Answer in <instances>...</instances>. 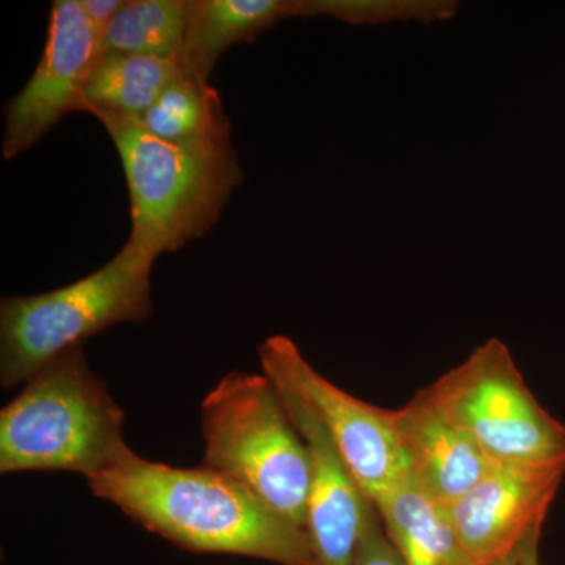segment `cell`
Instances as JSON below:
<instances>
[{"mask_svg":"<svg viewBox=\"0 0 565 565\" xmlns=\"http://www.w3.org/2000/svg\"><path fill=\"white\" fill-rule=\"evenodd\" d=\"M202 415V467L233 479L307 531L310 455L274 382L233 371L204 397Z\"/></svg>","mask_w":565,"mask_h":565,"instance_id":"4","label":"cell"},{"mask_svg":"<svg viewBox=\"0 0 565 565\" xmlns=\"http://www.w3.org/2000/svg\"><path fill=\"white\" fill-rule=\"evenodd\" d=\"M125 414L84 355V344L44 364L0 412V473L70 471L85 479L131 451Z\"/></svg>","mask_w":565,"mask_h":565,"instance_id":"3","label":"cell"},{"mask_svg":"<svg viewBox=\"0 0 565 565\" xmlns=\"http://www.w3.org/2000/svg\"><path fill=\"white\" fill-rule=\"evenodd\" d=\"M99 57L102 33L88 21L81 0L52 3L39 65L3 109L2 154L7 161L32 148L70 111H81L85 84Z\"/></svg>","mask_w":565,"mask_h":565,"instance_id":"8","label":"cell"},{"mask_svg":"<svg viewBox=\"0 0 565 565\" xmlns=\"http://www.w3.org/2000/svg\"><path fill=\"white\" fill-rule=\"evenodd\" d=\"M539 537H541V531L527 539L523 548L522 565H539Z\"/></svg>","mask_w":565,"mask_h":565,"instance_id":"20","label":"cell"},{"mask_svg":"<svg viewBox=\"0 0 565 565\" xmlns=\"http://www.w3.org/2000/svg\"><path fill=\"white\" fill-rule=\"evenodd\" d=\"M294 18V0H188V25L178 61L185 76L210 82L223 52Z\"/></svg>","mask_w":565,"mask_h":565,"instance_id":"12","label":"cell"},{"mask_svg":"<svg viewBox=\"0 0 565 565\" xmlns=\"http://www.w3.org/2000/svg\"><path fill=\"white\" fill-rule=\"evenodd\" d=\"M184 76L178 58L152 55H102L93 68L81 111H109L140 118L174 81Z\"/></svg>","mask_w":565,"mask_h":565,"instance_id":"14","label":"cell"},{"mask_svg":"<svg viewBox=\"0 0 565 565\" xmlns=\"http://www.w3.org/2000/svg\"><path fill=\"white\" fill-rule=\"evenodd\" d=\"M82 9L87 14L88 21L95 25L96 31L103 33L107 25L120 13L126 0H81Z\"/></svg>","mask_w":565,"mask_h":565,"instance_id":"19","label":"cell"},{"mask_svg":"<svg viewBox=\"0 0 565 565\" xmlns=\"http://www.w3.org/2000/svg\"><path fill=\"white\" fill-rule=\"evenodd\" d=\"M274 385L310 455L307 533L319 565H352L364 531L377 509L360 489L310 407L291 390Z\"/></svg>","mask_w":565,"mask_h":565,"instance_id":"10","label":"cell"},{"mask_svg":"<svg viewBox=\"0 0 565 565\" xmlns=\"http://www.w3.org/2000/svg\"><path fill=\"white\" fill-rule=\"evenodd\" d=\"M429 390L494 463L565 465L564 424L542 407L498 338L476 348Z\"/></svg>","mask_w":565,"mask_h":565,"instance_id":"6","label":"cell"},{"mask_svg":"<svg viewBox=\"0 0 565 565\" xmlns=\"http://www.w3.org/2000/svg\"><path fill=\"white\" fill-rule=\"evenodd\" d=\"M456 0H294V18L330 17L348 24L449 21Z\"/></svg>","mask_w":565,"mask_h":565,"instance_id":"17","label":"cell"},{"mask_svg":"<svg viewBox=\"0 0 565 565\" xmlns=\"http://www.w3.org/2000/svg\"><path fill=\"white\" fill-rule=\"evenodd\" d=\"M92 115L120 154L131 200V243L159 258L214 228L244 181L228 117L195 139L169 141L137 118Z\"/></svg>","mask_w":565,"mask_h":565,"instance_id":"2","label":"cell"},{"mask_svg":"<svg viewBox=\"0 0 565 565\" xmlns=\"http://www.w3.org/2000/svg\"><path fill=\"white\" fill-rule=\"evenodd\" d=\"M85 481L95 497L181 548L280 565H319L307 531L210 468L169 467L131 449Z\"/></svg>","mask_w":565,"mask_h":565,"instance_id":"1","label":"cell"},{"mask_svg":"<svg viewBox=\"0 0 565 565\" xmlns=\"http://www.w3.org/2000/svg\"><path fill=\"white\" fill-rule=\"evenodd\" d=\"M352 565H405L403 557L386 537L379 512H375L364 531Z\"/></svg>","mask_w":565,"mask_h":565,"instance_id":"18","label":"cell"},{"mask_svg":"<svg viewBox=\"0 0 565 565\" xmlns=\"http://www.w3.org/2000/svg\"><path fill=\"white\" fill-rule=\"evenodd\" d=\"M388 418L408 475L438 504L456 503L494 467L473 438L446 416L429 386L404 407L388 411Z\"/></svg>","mask_w":565,"mask_h":565,"instance_id":"11","label":"cell"},{"mask_svg":"<svg viewBox=\"0 0 565 565\" xmlns=\"http://www.w3.org/2000/svg\"><path fill=\"white\" fill-rule=\"evenodd\" d=\"M386 537L405 565H473L445 505L424 493L411 475L374 501Z\"/></svg>","mask_w":565,"mask_h":565,"instance_id":"13","label":"cell"},{"mask_svg":"<svg viewBox=\"0 0 565 565\" xmlns=\"http://www.w3.org/2000/svg\"><path fill=\"white\" fill-rule=\"evenodd\" d=\"M258 355L264 374L310 407L373 503L407 478V463L390 424L388 408L363 403L327 381L285 334L267 338Z\"/></svg>","mask_w":565,"mask_h":565,"instance_id":"7","label":"cell"},{"mask_svg":"<svg viewBox=\"0 0 565 565\" xmlns=\"http://www.w3.org/2000/svg\"><path fill=\"white\" fill-rule=\"evenodd\" d=\"M158 256L128 241L109 263L81 280L0 303V384H25L36 371L87 338L152 313L151 269Z\"/></svg>","mask_w":565,"mask_h":565,"instance_id":"5","label":"cell"},{"mask_svg":"<svg viewBox=\"0 0 565 565\" xmlns=\"http://www.w3.org/2000/svg\"><path fill=\"white\" fill-rule=\"evenodd\" d=\"M525 544L520 546V548L516 550L515 553H512L511 556L504 557V559L498 561V563L493 565H522L523 548H525Z\"/></svg>","mask_w":565,"mask_h":565,"instance_id":"21","label":"cell"},{"mask_svg":"<svg viewBox=\"0 0 565 565\" xmlns=\"http://www.w3.org/2000/svg\"><path fill=\"white\" fill-rule=\"evenodd\" d=\"M188 25V0H126L102 36V55L178 58Z\"/></svg>","mask_w":565,"mask_h":565,"instance_id":"15","label":"cell"},{"mask_svg":"<svg viewBox=\"0 0 565 565\" xmlns=\"http://www.w3.org/2000/svg\"><path fill=\"white\" fill-rule=\"evenodd\" d=\"M225 118L221 95L210 82L184 74L137 120L159 139L185 141L202 136Z\"/></svg>","mask_w":565,"mask_h":565,"instance_id":"16","label":"cell"},{"mask_svg":"<svg viewBox=\"0 0 565 565\" xmlns=\"http://www.w3.org/2000/svg\"><path fill=\"white\" fill-rule=\"evenodd\" d=\"M565 465L494 463L456 503L445 505L473 565H493L542 531Z\"/></svg>","mask_w":565,"mask_h":565,"instance_id":"9","label":"cell"}]
</instances>
